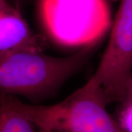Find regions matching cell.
Listing matches in <instances>:
<instances>
[{
  "mask_svg": "<svg viewBox=\"0 0 132 132\" xmlns=\"http://www.w3.org/2000/svg\"><path fill=\"white\" fill-rule=\"evenodd\" d=\"M132 74V0H121L108 44L92 78L109 102H121Z\"/></svg>",
  "mask_w": 132,
  "mask_h": 132,
  "instance_id": "277c9868",
  "label": "cell"
},
{
  "mask_svg": "<svg viewBox=\"0 0 132 132\" xmlns=\"http://www.w3.org/2000/svg\"><path fill=\"white\" fill-rule=\"evenodd\" d=\"M93 46L68 57H53L27 50L0 54V94L31 100L52 96L88 60Z\"/></svg>",
  "mask_w": 132,
  "mask_h": 132,
  "instance_id": "6da1fadb",
  "label": "cell"
},
{
  "mask_svg": "<svg viewBox=\"0 0 132 132\" xmlns=\"http://www.w3.org/2000/svg\"><path fill=\"white\" fill-rule=\"evenodd\" d=\"M46 39L35 32L19 9L8 0H0V54L27 50L43 52Z\"/></svg>",
  "mask_w": 132,
  "mask_h": 132,
  "instance_id": "5b68a950",
  "label": "cell"
},
{
  "mask_svg": "<svg viewBox=\"0 0 132 132\" xmlns=\"http://www.w3.org/2000/svg\"><path fill=\"white\" fill-rule=\"evenodd\" d=\"M119 122L127 132H132V98L125 99L121 102Z\"/></svg>",
  "mask_w": 132,
  "mask_h": 132,
  "instance_id": "52a82bcc",
  "label": "cell"
},
{
  "mask_svg": "<svg viewBox=\"0 0 132 132\" xmlns=\"http://www.w3.org/2000/svg\"><path fill=\"white\" fill-rule=\"evenodd\" d=\"M128 98H132V74L131 76V79H130V81H129V83H128V86L126 93V95H125V97H124L123 101H124L125 99Z\"/></svg>",
  "mask_w": 132,
  "mask_h": 132,
  "instance_id": "ba28073f",
  "label": "cell"
},
{
  "mask_svg": "<svg viewBox=\"0 0 132 132\" xmlns=\"http://www.w3.org/2000/svg\"><path fill=\"white\" fill-rule=\"evenodd\" d=\"M38 13L49 38L66 47L93 45L112 24L106 0H39Z\"/></svg>",
  "mask_w": 132,
  "mask_h": 132,
  "instance_id": "3957f363",
  "label": "cell"
},
{
  "mask_svg": "<svg viewBox=\"0 0 132 132\" xmlns=\"http://www.w3.org/2000/svg\"><path fill=\"white\" fill-rule=\"evenodd\" d=\"M0 132H40L13 102L11 95L0 94Z\"/></svg>",
  "mask_w": 132,
  "mask_h": 132,
  "instance_id": "8992f818",
  "label": "cell"
},
{
  "mask_svg": "<svg viewBox=\"0 0 132 132\" xmlns=\"http://www.w3.org/2000/svg\"><path fill=\"white\" fill-rule=\"evenodd\" d=\"M12 99L40 132H127L107 111L106 95L92 77L53 105L25 104L13 95Z\"/></svg>",
  "mask_w": 132,
  "mask_h": 132,
  "instance_id": "7a4b0ae2",
  "label": "cell"
}]
</instances>
